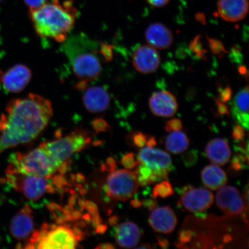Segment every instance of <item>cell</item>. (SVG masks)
<instances>
[{"mask_svg":"<svg viewBox=\"0 0 249 249\" xmlns=\"http://www.w3.org/2000/svg\"><path fill=\"white\" fill-rule=\"evenodd\" d=\"M52 116L51 102L38 95L30 93L9 102L0 117V154L33 141L45 129Z\"/></svg>","mask_w":249,"mask_h":249,"instance_id":"obj_1","label":"cell"},{"mask_svg":"<svg viewBox=\"0 0 249 249\" xmlns=\"http://www.w3.org/2000/svg\"><path fill=\"white\" fill-rule=\"evenodd\" d=\"M245 136V130L244 127L241 125H236L233 130L232 137L236 141H240Z\"/></svg>","mask_w":249,"mask_h":249,"instance_id":"obj_31","label":"cell"},{"mask_svg":"<svg viewBox=\"0 0 249 249\" xmlns=\"http://www.w3.org/2000/svg\"><path fill=\"white\" fill-rule=\"evenodd\" d=\"M217 105L218 107V111H219L220 114H228V109H227L226 106L225 104H223L222 102H221L220 101H217Z\"/></svg>","mask_w":249,"mask_h":249,"instance_id":"obj_38","label":"cell"},{"mask_svg":"<svg viewBox=\"0 0 249 249\" xmlns=\"http://www.w3.org/2000/svg\"><path fill=\"white\" fill-rule=\"evenodd\" d=\"M101 45L80 34L65 40L64 51L74 74L81 81L89 82L96 79L102 71Z\"/></svg>","mask_w":249,"mask_h":249,"instance_id":"obj_3","label":"cell"},{"mask_svg":"<svg viewBox=\"0 0 249 249\" xmlns=\"http://www.w3.org/2000/svg\"><path fill=\"white\" fill-rule=\"evenodd\" d=\"M180 203L187 211L191 213H202L213 204V193L204 188H195L187 185L180 191Z\"/></svg>","mask_w":249,"mask_h":249,"instance_id":"obj_9","label":"cell"},{"mask_svg":"<svg viewBox=\"0 0 249 249\" xmlns=\"http://www.w3.org/2000/svg\"><path fill=\"white\" fill-rule=\"evenodd\" d=\"M78 238L75 232L64 226L54 227L39 239L37 248L74 249L77 245Z\"/></svg>","mask_w":249,"mask_h":249,"instance_id":"obj_10","label":"cell"},{"mask_svg":"<svg viewBox=\"0 0 249 249\" xmlns=\"http://www.w3.org/2000/svg\"><path fill=\"white\" fill-rule=\"evenodd\" d=\"M147 136L141 132L135 134L133 138L134 144L139 148L144 147L147 142Z\"/></svg>","mask_w":249,"mask_h":249,"instance_id":"obj_29","label":"cell"},{"mask_svg":"<svg viewBox=\"0 0 249 249\" xmlns=\"http://www.w3.org/2000/svg\"><path fill=\"white\" fill-rule=\"evenodd\" d=\"M85 207L87 208V211L91 213L93 215L97 213V207L96 205L91 202H86L85 203Z\"/></svg>","mask_w":249,"mask_h":249,"instance_id":"obj_37","label":"cell"},{"mask_svg":"<svg viewBox=\"0 0 249 249\" xmlns=\"http://www.w3.org/2000/svg\"><path fill=\"white\" fill-rule=\"evenodd\" d=\"M90 140L88 133L84 130H76L64 138L43 143L40 145L54 160L62 165L75 152L85 148L90 142Z\"/></svg>","mask_w":249,"mask_h":249,"instance_id":"obj_5","label":"cell"},{"mask_svg":"<svg viewBox=\"0 0 249 249\" xmlns=\"http://www.w3.org/2000/svg\"><path fill=\"white\" fill-rule=\"evenodd\" d=\"M189 141L185 133L179 131L171 132L167 136L166 147L168 151L174 154H179L188 148Z\"/></svg>","mask_w":249,"mask_h":249,"instance_id":"obj_24","label":"cell"},{"mask_svg":"<svg viewBox=\"0 0 249 249\" xmlns=\"http://www.w3.org/2000/svg\"><path fill=\"white\" fill-rule=\"evenodd\" d=\"M217 11L223 20L230 22L240 21L248 13V0H218Z\"/></svg>","mask_w":249,"mask_h":249,"instance_id":"obj_17","label":"cell"},{"mask_svg":"<svg viewBox=\"0 0 249 249\" xmlns=\"http://www.w3.org/2000/svg\"><path fill=\"white\" fill-rule=\"evenodd\" d=\"M141 231L136 224L124 222L118 225L115 231L117 244L123 248H132L138 245L141 238Z\"/></svg>","mask_w":249,"mask_h":249,"instance_id":"obj_20","label":"cell"},{"mask_svg":"<svg viewBox=\"0 0 249 249\" xmlns=\"http://www.w3.org/2000/svg\"><path fill=\"white\" fill-rule=\"evenodd\" d=\"M32 213L29 205H26L11 220L9 231L17 240H24L33 233L34 223Z\"/></svg>","mask_w":249,"mask_h":249,"instance_id":"obj_15","label":"cell"},{"mask_svg":"<svg viewBox=\"0 0 249 249\" xmlns=\"http://www.w3.org/2000/svg\"><path fill=\"white\" fill-rule=\"evenodd\" d=\"M177 219L175 213L169 207L155 208L149 218V224L155 231L167 233L176 228Z\"/></svg>","mask_w":249,"mask_h":249,"instance_id":"obj_18","label":"cell"},{"mask_svg":"<svg viewBox=\"0 0 249 249\" xmlns=\"http://www.w3.org/2000/svg\"><path fill=\"white\" fill-rule=\"evenodd\" d=\"M96 249H114V246L112 245L111 244H101V245H99V246H98L96 248Z\"/></svg>","mask_w":249,"mask_h":249,"instance_id":"obj_42","label":"cell"},{"mask_svg":"<svg viewBox=\"0 0 249 249\" xmlns=\"http://www.w3.org/2000/svg\"><path fill=\"white\" fill-rule=\"evenodd\" d=\"M157 239L158 242L157 244L158 246H160V248L163 249H166L168 248V247H169V241L167 240V239L160 237H157Z\"/></svg>","mask_w":249,"mask_h":249,"instance_id":"obj_40","label":"cell"},{"mask_svg":"<svg viewBox=\"0 0 249 249\" xmlns=\"http://www.w3.org/2000/svg\"><path fill=\"white\" fill-rule=\"evenodd\" d=\"M62 165L54 160L40 145L27 154L13 155L10 159L7 173H19L49 178L60 170Z\"/></svg>","mask_w":249,"mask_h":249,"instance_id":"obj_4","label":"cell"},{"mask_svg":"<svg viewBox=\"0 0 249 249\" xmlns=\"http://www.w3.org/2000/svg\"><path fill=\"white\" fill-rule=\"evenodd\" d=\"M83 91L84 105L91 113H101L107 110L110 106V95L103 87L88 86Z\"/></svg>","mask_w":249,"mask_h":249,"instance_id":"obj_16","label":"cell"},{"mask_svg":"<svg viewBox=\"0 0 249 249\" xmlns=\"http://www.w3.org/2000/svg\"><path fill=\"white\" fill-rule=\"evenodd\" d=\"M7 180L15 189L22 192L27 198L38 200L47 192L53 189L45 177L19 173H7Z\"/></svg>","mask_w":249,"mask_h":249,"instance_id":"obj_7","label":"cell"},{"mask_svg":"<svg viewBox=\"0 0 249 249\" xmlns=\"http://www.w3.org/2000/svg\"><path fill=\"white\" fill-rule=\"evenodd\" d=\"M145 36L149 45L159 49L169 48L174 39L173 34L169 28L160 23L149 26L145 31Z\"/></svg>","mask_w":249,"mask_h":249,"instance_id":"obj_19","label":"cell"},{"mask_svg":"<svg viewBox=\"0 0 249 249\" xmlns=\"http://www.w3.org/2000/svg\"><path fill=\"white\" fill-rule=\"evenodd\" d=\"M77 13L72 0L62 4L54 0L30 9V17L39 36L64 42L75 23Z\"/></svg>","mask_w":249,"mask_h":249,"instance_id":"obj_2","label":"cell"},{"mask_svg":"<svg viewBox=\"0 0 249 249\" xmlns=\"http://www.w3.org/2000/svg\"><path fill=\"white\" fill-rule=\"evenodd\" d=\"M132 63L134 67L140 73H153L160 67V56L153 47L150 45L141 46L134 52Z\"/></svg>","mask_w":249,"mask_h":249,"instance_id":"obj_12","label":"cell"},{"mask_svg":"<svg viewBox=\"0 0 249 249\" xmlns=\"http://www.w3.org/2000/svg\"><path fill=\"white\" fill-rule=\"evenodd\" d=\"M142 202L139 200H133L131 201V205L134 208H139L142 206Z\"/></svg>","mask_w":249,"mask_h":249,"instance_id":"obj_43","label":"cell"},{"mask_svg":"<svg viewBox=\"0 0 249 249\" xmlns=\"http://www.w3.org/2000/svg\"><path fill=\"white\" fill-rule=\"evenodd\" d=\"M149 4L154 7H161L166 5L170 0H146Z\"/></svg>","mask_w":249,"mask_h":249,"instance_id":"obj_36","label":"cell"},{"mask_svg":"<svg viewBox=\"0 0 249 249\" xmlns=\"http://www.w3.org/2000/svg\"><path fill=\"white\" fill-rule=\"evenodd\" d=\"M30 9H36L45 4L48 0H24Z\"/></svg>","mask_w":249,"mask_h":249,"instance_id":"obj_33","label":"cell"},{"mask_svg":"<svg viewBox=\"0 0 249 249\" xmlns=\"http://www.w3.org/2000/svg\"><path fill=\"white\" fill-rule=\"evenodd\" d=\"M138 248L139 249H151L152 247H151L150 245H149L148 244H144V245L141 246V247H139Z\"/></svg>","mask_w":249,"mask_h":249,"instance_id":"obj_44","label":"cell"},{"mask_svg":"<svg viewBox=\"0 0 249 249\" xmlns=\"http://www.w3.org/2000/svg\"><path fill=\"white\" fill-rule=\"evenodd\" d=\"M205 153L212 162L221 166L229 162L231 154L229 142L223 139L211 140L205 148Z\"/></svg>","mask_w":249,"mask_h":249,"instance_id":"obj_21","label":"cell"},{"mask_svg":"<svg viewBox=\"0 0 249 249\" xmlns=\"http://www.w3.org/2000/svg\"><path fill=\"white\" fill-rule=\"evenodd\" d=\"M3 76V73L1 71H0V86H1L2 84V78Z\"/></svg>","mask_w":249,"mask_h":249,"instance_id":"obj_45","label":"cell"},{"mask_svg":"<svg viewBox=\"0 0 249 249\" xmlns=\"http://www.w3.org/2000/svg\"><path fill=\"white\" fill-rule=\"evenodd\" d=\"M202 182L205 186L213 191L222 188L227 182L225 171L215 165H209L201 171Z\"/></svg>","mask_w":249,"mask_h":249,"instance_id":"obj_23","label":"cell"},{"mask_svg":"<svg viewBox=\"0 0 249 249\" xmlns=\"http://www.w3.org/2000/svg\"><path fill=\"white\" fill-rule=\"evenodd\" d=\"M149 107L155 116L169 118L177 113L178 105L173 93L168 91H161L152 94L149 99Z\"/></svg>","mask_w":249,"mask_h":249,"instance_id":"obj_14","label":"cell"},{"mask_svg":"<svg viewBox=\"0 0 249 249\" xmlns=\"http://www.w3.org/2000/svg\"><path fill=\"white\" fill-rule=\"evenodd\" d=\"M32 77V72L26 65L18 64L3 74L2 84L6 91L18 93L26 88Z\"/></svg>","mask_w":249,"mask_h":249,"instance_id":"obj_13","label":"cell"},{"mask_svg":"<svg viewBox=\"0 0 249 249\" xmlns=\"http://www.w3.org/2000/svg\"><path fill=\"white\" fill-rule=\"evenodd\" d=\"M231 89L230 88H226L222 90L220 93V101L222 102H226L229 100L231 96Z\"/></svg>","mask_w":249,"mask_h":249,"instance_id":"obj_34","label":"cell"},{"mask_svg":"<svg viewBox=\"0 0 249 249\" xmlns=\"http://www.w3.org/2000/svg\"><path fill=\"white\" fill-rule=\"evenodd\" d=\"M107 126V123L102 120H97L93 122V127L98 131H103V130H106Z\"/></svg>","mask_w":249,"mask_h":249,"instance_id":"obj_35","label":"cell"},{"mask_svg":"<svg viewBox=\"0 0 249 249\" xmlns=\"http://www.w3.org/2000/svg\"><path fill=\"white\" fill-rule=\"evenodd\" d=\"M2 1V0H0V2H1Z\"/></svg>","mask_w":249,"mask_h":249,"instance_id":"obj_46","label":"cell"},{"mask_svg":"<svg viewBox=\"0 0 249 249\" xmlns=\"http://www.w3.org/2000/svg\"><path fill=\"white\" fill-rule=\"evenodd\" d=\"M210 48L214 54H219L220 53L225 51L222 42L217 40L211 39L210 40Z\"/></svg>","mask_w":249,"mask_h":249,"instance_id":"obj_30","label":"cell"},{"mask_svg":"<svg viewBox=\"0 0 249 249\" xmlns=\"http://www.w3.org/2000/svg\"><path fill=\"white\" fill-rule=\"evenodd\" d=\"M109 197L118 201H126L138 191L139 183L135 174L126 170L114 171L107 178Z\"/></svg>","mask_w":249,"mask_h":249,"instance_id":"obj_6","label":"cell"},{"mask_svg":"<svg viewBox=\"0 0 249 249\" xmlns=\"http://www.w3.org/2000/svg\"><path fill=\"white\" fill-rule=\"evenodd\" d=\"M216 199L217 207L228 215H238L246 210L240 193L234 187L224 186L218 192Z\"/></svg>","mask_w":249,"mask_h":249,"instance_id":"obj_11","label":"cell"},{"mask_svg":"<svg viewBox=\"0 0 249 249\" xmlns=\"http://www.w3.org/2000/svg\"><path fill=\"white\" fill-rule=\"evenodd\" d=\"M135 173L138 179L139 185L145 186L147 185L153 184L155 182H160L157 177H155L152 170L144 165L138 163Z\"/></svg>","mask_w":249,"mask_h":249,"instance_id":"obj_25","label":"cell"},{"mask_svg":"<svg viewBox=\"0 0 249 249\" xmlns=\"http://www.w3.org/2000/svg\"><path fill=\"white\" fill-rule=\"evenodd\" d=\"M184 161L185 163L188 166L194 164L197 160V155L194 151L189 152L184 155Z\"/></svg>","mask_w":249,"mask_h":249,"instance_id":"obj_32","label":"cell"},{"mask_svg":"<svg viewBox=\"0 0 249 249\" xmlns=\"http://www.w3.org/2000/svg\"><path fill=\"white\" fill-rule=\"evenodd\" d=\"M233 117L239 124L247 130L249 129V87L236 94L233 101Z\"/></svg>","mask_w":249,"mask_h":249,"instance_id":"obj_22","label":"cell"},{"mask_svg":"<svg viewBox=\"0 0 249 249\" xmlns=\"http://www.w3.org/2000/svg\"><path fill=\"white\" fill-rule=\"evenodd\" d=\"M145 145H147V147L148 148H153L157 145V141H156L154 137H151V138L147 140V142H146Z\"/></svg>","mask_w":249,"mask_h":249,"instance_id":"obj_41","label":"cell"},{"mask_svg":"<svg viewBox=\"0 0 249 249\" xmlns=\"http://www.w3.org/2000/svg\"><path fill=\"white\" fill-rule=\"evenodd\" d=\"M174 194V190L170 182L165 180L156 185L152 192V197L154 199L158 197L166 198Z\"/></svg>","mask_w":249,"mask_h":249,"instance_id":"obj_26","label":"cell"},{"mask_svg":"<svg viewBox=\"0 0 249 249\" xmlns=\"http://www.w3.org/2000/svg\"><path fill=\"white\" fill-rule=\"evenodd\" d=\"M143 204L146 208H147L149 210H153L154 208L157 207V202L153 200H147L143 201Z\"/></svg>","mask_w":249,"mask_h":249,"instance_id":"obj_39","label":"cell"},{"mask_svg":"<svg viewBox=\"0 0 249 249\" xmlns=\"http://www.w3.org/2000/svg\"><path fill=\"white\" fill-rule=\"evenodd\" d=\"M121 163L127 169H132L138 165V160H136L133 153L127 154L123 158Z\"/></svg>","mask_w":249,"mask_h":249,"instance_id":"obj_28","label":"cell"},{"mask_svg":"<svg viewBox=\"0 0 249 249\" xmlns=\"http://www.w3.org/2000/svg\"><path fill=\"white\" fill-rule=\"evenodd\" d=\"M138 163L149 168L159 180L166 179L172 170V160L166 152L153 148L140 149Z\"/></svg>","mask_w":249,"mask_h":249,"instance_id":"obj_8","label":"cell"},{"mask_svg":"<svg viewBox=\"0 0 249 249\" xmlns=\"http://www.w3.org/2000/svg\"><path fill=\"white\" fill-rule=\"evenodd\" d=\"M182 129V124L181 121L178 118H174V119L171 120L166 124L165 129L168 132H171L173 131H179Z\"/></svg>","mask_w":249,"mask_h":249,"instance_id":"obj_27","label":"cell"}]
</instances>
